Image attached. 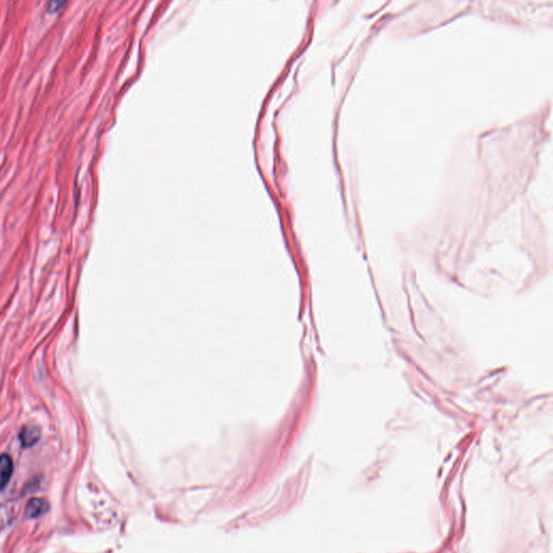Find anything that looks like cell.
<instances>
[{"label":"cell","instance_id":"1","mask_svg":"<svg viewBox=\"0 0 553 553\" xmlns=\"http://www.w3.org/2000/svg\"><path fill=\"white\" fill-rule=\"evenodd\" d=\"M50 504L47 499L35 497L28 500L25 507V516L28 519H38L40 516L49 512Z\"/></svg>","mask_w":553,"mask_h":553},{"label":"cell","instance_id":"2","mask_svg":"<svg viewBox=\"0 0 553 553\" xmlns=\"http://www.w3.org/2000/svg\"><path fill=\"white\" fill-rule=\"evenodd\" d=\"M40 437L42 433L39 428L36 426H25L19 433V439L23 448H32L40 440Z\"/></svg>","mask_w":553,"mask_h":553},{"label":"cell","instance_id":"3","mask_svg":"<svg viewBox=\"0 0 553 553\" xmlns=\"http://www.w3.org/2000/svg\"><path fill=\"white\" fill-rule=\"evenodd\" d=\"M13 475V460L8 454L0 456V492L7 487Z\"/></svg>","mask_w":553,"mask_h":553},{"label":"cell","instance_id":"4","mask_svg":"<svg viewBox=\"0 0 553 553\" xmlns=\"http://www.w3.org/2000/svg\"><path fill=\"white\" fill-rule=\"evenodd\" d=\"M66 3H61V1H50L48 5L47 9L49 12L55 13L59 11L63 6Z\"/></svg>","mask_w":553,"mask_h":553}]
</instances>
